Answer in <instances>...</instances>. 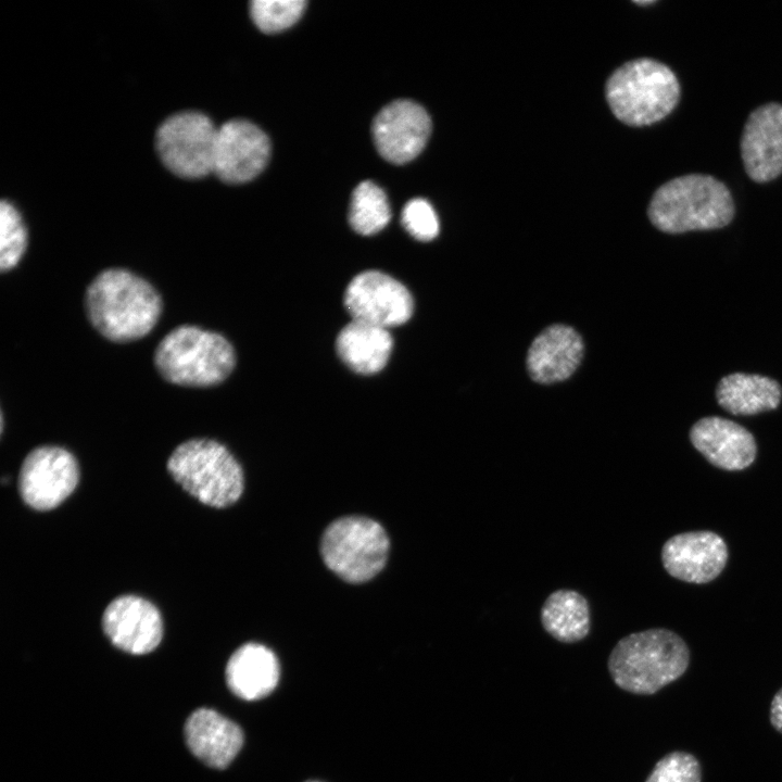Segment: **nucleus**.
<instances>
[{
	"instance_id": "14",
	"label": "nucleus",
	"mask_w": 782,
	"mask_h": 782,
	"mask_svg": "<svg viewBox=\"0 0 782 782\" xmlns=\"http://www.w3.org/2000/svg\"><path fill=\"white\" fill-rule=\"evenodd\" d=\"M728 547L711 531H692L668 539L661 548L665 570L673 578L690 583H707L726 566Z\"/></svg>"
},
{
	"instance_id": "3",
	"label": "nucleus",
	"mask_w": 782,
	"mask_h": 782,
	"mask_svg": "<svg viewBox=\"0 0 782 782\" xmlns=\"http://www.w3.org/2000/svg\"><path fill=\"white\" fill-rule=\"evenodd\" d=\"M734 213L728 187L704 174L683 175L665 182L647 207L651 223L667 234L719 229L731 223Z\"/></svg>"
},
{
	"instance_id": "6",
	"label": "nucleus",
	"mask_w": 782,
	"mask_h": 782,
	"mask_svg": "<svg viewBox=\"0 0 782 782\" xmlns=\"http://www.w3.org/2000/svg\"><path fill=\"white\" fill-rule=\"evenodd\" d=\"M167 470L185 491L201 503L224 508L243 492V471L229 450L211 439L180 443L167 461Z\"/></svg>"
},
{
	"instance_id": "2",
	"label": "nucleus",
	"mask_w": 782,
	"mask_h": 782,
	"mask_svg": "<svg viewBox=\"0 0 782 782\" xmlns=\"http://www.w3.org/2000/svg\"><path fill=\"white\" fill-rule=\"evenodd\" d=\"M690 651L676 632L654 628L621 638L611 649L607 668L614 683L638 695H652L681 678Z\"/></svg>"
},
{
	"instance_id": "24",
	"label": "nucleus",
	"mask_w": 782,
	"mask_h": 782,
	"mask_svg": "<svg viewBox=\"0 0 782 782\" xmlns=\"http://www.w3.org/2000/svg\"><path fill=\"white\" fill-rule=\"evenodd\" d=\"M27 247V230L20 212L5 200L0 203V269L14 268Z\"/></svg>"
},
{
	"instance_id": "20",
	"label": "nucleus",
	"mask_w": 782,
	"mask_h": 782,
	"mask_svg": "<svg viewBox=\"0 0 782 782\" xmlns=\"http://www.w3.org/2000/svg\"><path fill=\"white\" fill-rule=\"evenodd\" d=\"M393 348L389 329L352 320L336 340L338 355L355 373L373 375L388 363Z\"/></svg>"
},
{
	"instance_id": "13",
	"label": "nucleus",
	"mask_w": 782,
	"mask_h": 782,
	"mask_svg": "<svg viewBox=\"0 0 782 782\" xmlns=\"http://www.w3.org/2000/svg\"><path fill=\"white\" fill-rule=\"evenodd\" d=\"M102 628L113 645L135 655L152 652L163 636L159 609L136 595L113 600L103 613Z\"/></svg>"
},
{
	"instance_id": "1",
	"label": "nucleus",
	"mask_w": 782,
	"mask_h": 782,
	"mask_svg": "<svg viewBox=\"0 0 782 782\" xmlns=\"http://www.w3.org/2000/svg\"><path fill=\"white\" fill-rule=\"evenodd\" d=\"M85 312L92 327L113 342L147 336L162 313V299L142 277L125 268L100 272L88 285Z\"/></svg>"
},
{
	"instance_id": "28",
	"label": "nucleus",
	"mask_w": 782,
	"mask_h": 782,
	"mask_svg": "<svg viewBox=\"0 0 782 782\" xmlns=\"http://www.w3.org/2000/svg\"><path fill=\"white\" fill-rule=\"evenodd\" d=\"M769 719L772 728L782 734V686L772 697Z\"/></svg>"
},
{
	"instance_id": "8",
	"label": "nucleus",
	"mask_w": 782,
	"mask_h": 782,
	"mask_svg": "<svg viewBox=\"0 0 782 782\" xmlns=\"http://www.w3.org/2000/svg\"><path fill=\"white\" fill-rule=\"evenodd\" d=\"M217 128L209 116L197 111L171 115L157 128L156 151L173 174L198 179L213 173Z\"/></svg>"
},
{
	"instance_id": "25",
	"label": "nucleus",
	"mask_w": 782,
	"mask_h": 782,
	"mask_svg": "<svg viewBox=\"0 0 782 782\" xmlns=\"http://www.w3.org/2000/svg\"><path fill=\"white\" fill-rule=\"evenodd\" d=\"M305 4L303 0H254L250 12L262 31L273 34L292 26L301 17Z\"/></svg>"
},
{
	"instance_id": "12",
	"label": "nucleus",
	"mask_w": 782,
	"mask_h": 782,
	"mask_svg": "<svg viewBox=\"0 0 782 782\" xmlns=\"http://www.w3.org/2000/svg\"><path fill=\"white\" fill-rule=\"evenodd\" d=\"M431 133L426 110L411 100H396L375 117L373 137L376 149L387 161L404 164L425 148Z\"/></svg>"
},
{
	"instance_id": "23",
	"label": "nucleus",
	"mask_w": 782,
	"mask_h": 782,
	"mask_svg": "<svg viewBox=\"0 0 782 782\" xmlns=\"http://www.w3.org/2000/svg\"><path fill=\"white\" fill-rule=\"evenodd\" d=\"M391 210L384 191L373 181H362L354 189L349 210V223L360 235L371 236L390 222Z\"/></svg>"
},
{
	"instance_id": "18",
	"label": "nucleus",
	"mask_w": 782,
	"mask_h": 782,
	"mask_svg": "<svg viewBox=\"0 0 782 782\" xmlns=\"http://www.w3.org/2000/svg\"><path fill=\"white\" fill-rule=\"evenodd\" d=\"M184 733L191 753L215 769L227 768L243 745L241 728L209 708L193 711L185 723Z\"/></svg>"
},
{
	"instance_id": "27",
	"label": "nucleus",
	"mask_w": 782,
	"mask_h": 782,
	"mask_svg": "<svg viewBox=\"0 0 782 782\" xmlns=\"http://www.w3.org/2000/svg\"><path fill=\"white\" fill-rule=\"evenodd\" d=\"M401 222L406 231L419 241H430L439 234V220L432 205L425 199L408 201Z\"/></svg>"
},
{
	"instance_id": "19",
	"label": "nucleus",
	"mask_w": 782,
	"mask_h": 782,
	"mask_svg": "<svg viewBox=\"0 0 782 782\" xmlns=\"http://www.w3.org/2000/svg\"><path fill=\"white\" fill-rule=\"evenodd\" d=\"M276 655L258 643H247L236 649L226 665V682L231 692L245 701L269 695L279 680Z\"/></svg>"
},
{
	"instance_id": "5",
	"label": "nucleus",
	"mask_w": 782,
	"mask_h": 782,
	"mask_svg": "<svg viewBox=\"0 0 782 782\" xmlns=\"http://www.w3.org/2000/svg\"><path fill=\"white\" fill-rule=\"evenodd\" d=\"M606 99L614 115L630 126H647L665 118L677 106L680 84L676 74L653 59H636L617 68L606 84Z\"/></svg>"
},
{
	"instance_id": "30",
	"label": "nucleus",
	"mask_w": 782,
	"mask_h": 782,
	"mask_svg": "<svg viewBox=\"0 0 782 782\" xmlns=\"http://www.w3.org/2000/svg\"><path fill=\"white\" fill-rule=\"evenodd\" d=\"M307 782H319V781H307Z\"/></svg>"
},
{
	"instance_id": "11",
	"label": "nucleus",
	"mask_w": 782,
	"mask_h": 782,
	"mask_svg": "<svg viewBox=\"0 0 782 782\" xmlns=\"http://www.w3.org/2000/svg\"><path fill=\"white\" fill-rule=\"evenodd\" d=\"M269 155V139L261 128L231 119L217 128L213 173L226 184H244L261 174Z\"/></svg>"
},
{
	"instance_id": "26",
	"label": "nucleus",
	"mask_w": 782,
	"mask_h": 782,
	"mask_svg": "<svg viewBox=\"0 0 782 782\" xmlns=\"http://www.w3.org/2000/svg\"><path fill=\"white\" fill-rule=\"evenodd\" d=\"M702 766L691 753L673 751L661 757L645 782H702Z\"/></svg>"
},
{
	"instance_id": "21",
	"label": "nucleus",
	"mask_w": 782,
	"mask_h": 782,
	"mask_svg": "<svg viewBox=\"0 0 782 782\" xmlns=\"http://www.w3.org/2000/svg\"><path fill=\"white\" fill-rule=\"evenodd\" d=\"M782 398L779 382L757 374L733 373L716 388L718 404L732 415H756L775 409Z\"/></svg>"
},
{
	"instance_id": "9",
	"label": "nucleus",
	"mask_w": 782,
	"mask_h": 782,
	"mask_svg": "<svg viewBox=\"0 0 782 782\" xmlns=\"http://www.w3.org/2000/svg\"><path fill=\"white\" fill-rule=\"evenodd\" d=\"M78 478V465L71 452L61 446L42 445L31 450L23 461L18 490L28 506L49 510L72 494Z\"/></svg>"
},
{
	"instance_id": "16",
	"label": "nucleus",
	"mask_w": 782,
	"mask_h": 782,
	"mask_svg": "<svg viewBox=\"0 0 782 782\" xmlns=\"http://www.w3.org/2000/svg\"><path fill=\"white\" fill-rule=\"evenodd\" d=\"M693 446L714 466L742 470L755 459L757 445L743 426L719 416L697 420L690 430Z\"/></svg>"
},
{
	"instance_id": "4",
	"label": "nucleus",
	"mask_w": 782,
	"mask_h": 782,
	"mask_svg": "<svg viewBox=\"0 0 782 782\" xmlns=\"http://www.w3.org/2000/svg\"><path fill=\"white\" fill-rule=\"evenodd\" d=\"M153 362L166 381L204 388L223 382L231 374L236 354L224 336L199 326L180 325L159 342Z\"/></svg>"
},
{
	"instance_id": "15",
	"label": "nucleus",
	"mask_w": 782,
	"mask_h": 782,
	"mask_svg": "<svg viewBox=\"0 0 782 782\" xmlns=\"http://www.w3.org/2000/svg\"><path fill=\"white\" fill-rule=\"evenodd\" d=\"M741 155L748 177L768 182L782 174V104L770 102L754 110L743 128Z\"/></svg>"
},
{
	"instance_id": "17",
	"label": "nucleus",
	"mask_w": 782,
	"mask_h": 782,
	"mask_svg": "<svg viewBox=\"0 0 782 782\" xmlns=\"http://www.w3.org/2000/svg\"><path fill=\"white\" fill-rule=\"evenodd\" d=\"M583 351L582 338L573 328L552 325L535 337L528 350L529 376L543 384L566 380L578 368Z\"/></svg>"
},
{
	"instance_id": "22",
	"label": "nucleus",
	"mask_w": 782,
	"mask_h": 782,
	"mask_svg": "<svg viewBox=\"0 0 782 782\" xmlns=\"http://www.w3.org/2000/svg\"><path fill=\"white\" fill-rule=\"evenodd\" d=\"M540 619L543 629L562 643L583 640L591 628L589 603L575 590L552 592L541 607Z\"/></svg>"
},
{
	"instance_id": "29",
	"label": "nucleus",
	"mask_w": 782,
	"mask_h": 782,
	"mask_svg": "<svg viewBox=\"0 0 782 782\" xmlns=\"http://www.w3.org/2000/svg\"><path fill=\"white\" fill-rule=\"evenodd\" d=\"M636 3H638V4H641V5H645V4H651V3H653V1H636Z\"/></svg>"
},
{
	"instance_id": "10",
	"label": "nucleus",
	"mask_w": 782,
	"mask_h": 782,
	"mask_svg": "<svg viewBox=\"0 0 782 782\" xmlns=\"http://www.w3.org/2000/svg\"><path fill=\"white\" fill-rule=\"evenodd\" d=\"M343 303L352 320L387 329L406 323L414 311L407 288L378 270L355 276L345 289Z\"/></svg>"
},
{
	"instance_id": "7",
	"label": "nucleus",
	"mask_w": 782,
	"mask_h": 782,
	"mask_svg": "<svg viewBox=\"0 0 782 782\" xmlns=\"http://www.w3.org/2000/svg\"><path fill=\"white\" fill-rule=\"evenodd\" d=\"M389 538L377 521L362 516H346L332 521L325 530L320 553L326 566L350 583L373 579L384 567Z\"/></svg>"
}]
</instances>
